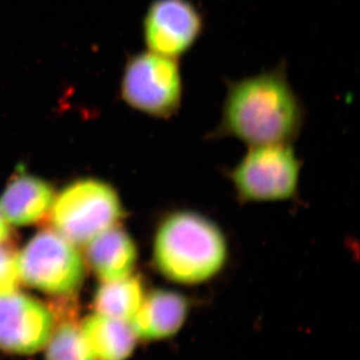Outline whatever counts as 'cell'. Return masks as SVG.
<instances>
[{
  "label": "cell",
  "mask_w": 360,
  "mask_h": 360,
  "mask_svg": "<svg viewBox=\"0 0 360 360\" xmlns=\"http://www.w3.org/2000/svg\"><path fill=\"white\" fill-rule=\"evenodd\" d=\"M225 84L221 117L210 137H233L253 146L292 143L302 132L304 105L288 80L285 61Z\"/></svg>",
  "instance_id": "obj_1"
},
{
  "label": "cell",
  "mask_w": 360,
  "mask_h": 360,
  "mask_svg": "<svg viewBox=\"0 0 360 360\" xmlns=\"http://www.w3.org/2000/svg\"><path fill=\"white\" fill-rule=\"evenodd\" d=\"M153 259L156 270L179 285H200L224 271L229 259V245L214 220L191 210L168 213L153 239Z\"/></svg>",
  "instance_id": "obj_2"
},
{
  "label": "cell",
  "mask_w": 360,
  "mask_h": 360,
  "mask_svg": "<svg viewBox=\"0 0 360 360\" xmlns=\"http://www.w3.org/2000/svg\"><path fill=\"white\" fill-rule=\"evenodd\" d=\"M53 229L72 245H84L115 226L122 207L112 187L96 179H82L65 187L51 208Z\"/></svg>",
  "instance_id": "obj_3"
},
{
  "label": "cell",
  "mask_w": 360,
  "mask_h": 360,
  "mask_svg": "<svg viewBox=\"0 0 360 360\" xmlns=\"http://www.w3.org/2000/svg\"><path fill=\"white\" fill-rule=\"evenodd\" d=\"M302 162L291 143L248 146V153L231 172L238 200L243 202H274L295 198Z\"/></svg>",
  "instance_id": "obj_4"
},
{
  "label": "cell",
  "mask_w": 360,
  "mask_h": 360,
  "mask_svg": "<svg viewBox=\"0 0 360 360\" xmlns=\"http://www.w3.org/2000/svg\"><path fill=\"white\" fill-rule=\"evenodd\" d=\"M184 91L179 59L148 51L134 54L127 60L122 96L134 110L167 120L179 112Z\"/></svg>",
  "instance_id": "obj_5"
},
{
  "label": "cell",
  "mask_w": 360,
  "mask_h": 360,
  "mask_svg": "<svg viewBox=\"0 0 360 360\" xmlns=\"http://www.w3.org/2000/svg\"><path fill=\"white\" fill-rule=\"evenodd\" d=\"M21 281L44 292L70 295L82 285L84 264L82 255L58 232L40 231L18 257Z\"/></svg>",
  "instance_id": "obj_6"
},
{
  "label": "cell",
  "mask_w": 360,
  "mask_h": 360,
  "mask_svg": "<svg viewBox=\"0 0 360 360\" xmlns=\"http://www.w3.org/2000/svg\"><path fill=\"white\" fill-rule=\"evenodd\" d=\"M205 28V14L191 0H153L143 20L149 51L176 59L193 49Z\"/></svg>",
  "instance_id": "obj_7"
},
{
  "label": "cell",
  "mask_w": 360,
  "mask_h": 360,
  "mask_svg": "<svg viewBox=\"0 0 360 360\" xmlns=\"http://www.w3.org/2000/svg\"><path fill=\"white\" fill-rule=\"evenodd\" d=\"M53 330L51 310L20 293L0 296V348L13 354H34Z\"/></svg>",
  "instance_id": "obj_8"
},
{
  "label": "cell",
  "mask_w": 360,
  "mask_h": 360,
  "mask_svg": "<svg viewBox=\"0 0 360 360\" xmlns=\"http://www.w3.org/2000/svg\"><path fill=\"white\" fill-rule=\"evenodd\" d=\"M191 310V300L184 293L160 288L144 296L129 324L137 338L165 340L179 333Z\"/></svg>",
  "instance_id": "obj_9"
},
{
  "label": "cell",
  "mask_w": 360,
  "mask_h": 360,
  "mask_svg": "<svg viewBox=\"0 0 360 360\" xmlns=\"http://www.w3.org/2000/svg\"><path fill=\"white\" fill-rule=\"evenodd\" d=\"M53 200V191L47 182L22 172L14 176L4 191L0 210L11 224H32L45 217Z\"/></svg>",
  "instance_id": "obj_10"
},
{
  "label": "cell",
  "mask_w": 360,
  "mask_h": 360,
  "mask_svg": "<svg viewBox=\"0 0 360 360\" xmlns=\"http://www.w3.org/2000/svg\"><path fill=\"white\" fill-rule=\"evenodd\" d=\"M87 259L99 278L118 281L131 274L137 259L136 245L129 234L113 226L90 241Z\"/></svg>",
  "instance_id": "obj_11"
},
{
  "label": "cell",
  "mask_w": 360,
  "mask_h": 360,
  "mask_svg": "<svg viewBox=\"0 0 360 360\" xmlns=\"http://www.w3.org/2000/svg\"><path fill=\"white\" fill-rule=\"evenodd\" d=\"M82 330L92 354L99 360H125L136 345L137 336L129 322L105 315H91L85 319Z\"/></svg>",
  "instance_id": "obj_12"
},
{
  "label": "cell",
  "mask_w": 360,
  "mask_h": 360,
  "mask_svg": "<svg viewBox=\"0 0 360 360\" xmlns=\"http://www.w3.org/2000/svg\"><path fill=\"white\" fill-rule=\"evenodd\" d=\"M144 296L141 277L130 274L124 278L101 284L94 297V309L99 314L129 322L141 307Z\"/></svg>",
  "instance_id": "obj_13"
},
{
  "label": "cell",
  "mask_w": 360,
  "mask_h": 360,
  "mask_svg": "<svg viewBox=\"0 0 360 360\" xmlns=\"http://www.w3.org/2000/svg\"><path fill=\"white\" fill-rule=\"evenodd\" d=\"M58 328L52 330L47 347V360H94L85 340L77 316L58 317Z\"/></svg>",
  "instance_id": "obj_14"
},
{
  "label": "cell",
  "mask_w": 360,
  "mask_h": 360,
  "mask_svg": "<svg viewBox=\"0 0 360 360\" xmlns=\"http://www.w3.org/2000/svg\"><path fill=\"white\" fill-rule=\"evenodd\" d=\"M20 279L18 255L8 246L0 245V296L15 292Z\"/></svg>",
  "instance_id": "obj_15"
},
{
  "label": "cell",
  "mask_w": 360,
  "mask_h": 360,
  "mask_svg": "<svg viewBox=\"0 0 360 360\" xmlns=\"http://www.w3.org/2000/svg\"><path fill=\"white\" fill-rule=\"evenodd\" d=\"M11 236V229H9L8 224L6 217L2 214L1 210H0V243L7 240V238Z\"/></svg>",
  "instance_id": "obj_16"
}]
</instances>
